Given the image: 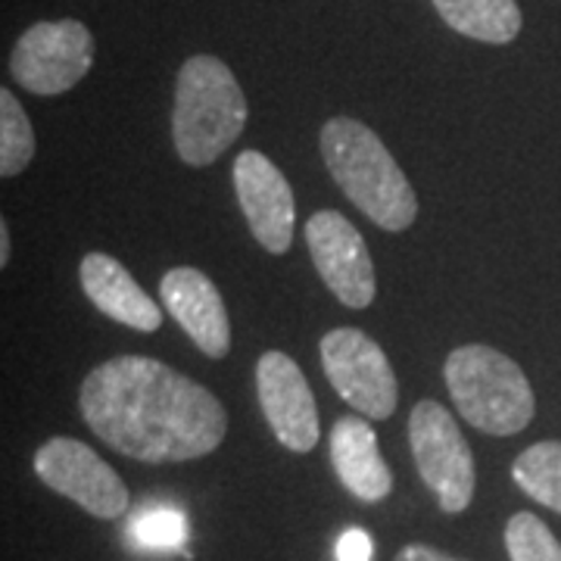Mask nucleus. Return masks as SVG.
<instances>
[{
    "mask_svg": "<svg viewBox=\"0 0 561 561\" xmlns=\"http://www.w3.org/2000/svg\"><path fill=\"white\" fill-rule=\"evenodd\" d=\"M79 405L106 446L150 465L203 459L228 434V412L203 383L147 356H116L88 371Z\"/></svg>",
    "mask_w": 561,
    "mask_h": 561,
    "instance_id": "obj_1",
    "label": "nucleus"
},
{
    "mask_svg": "<svg viewBox=\"0 0 561 561\" xmlns=\"http://www.w3.org/2000/svg\"><path fill=\"white\" fill-rule=\"evenodd\" d=\"M319 140L331 179L368 219L387 231L412 228L419 219V197L400 162L365 122L337 116L324 122Z\"/></svg>",
    "mask_w": 561,
    "mask_h": 561,
    "instance_id": "obj_2",
    "label": "nucleus"
},
{
    "mask_svg": "<svg viewBox=\"0 0 561 561\" xmlns=\"http://www.w3.org/2000/svg\"><path fill=\"white\" fill-rule=\"evenodd\" d=\"M247 125V98L234 72L219 57H191L181 66L172 110L175 150L187 165L216 162L241 138Z\"/></svg>",
    "mask_w": 561,
    "mask_h": 561,
    "instance_id": "obj_3",
    "label": "nucleus"
},
{
    "mask_svg": "<svg viewBox=\"0 0 561 561\" xmlns=\"http://www.w3.org/2000/svg\"><path fill=\"white\" fill-rule=\"evenodd\" d=\"M443 378L461 419L490 437L522 434L534 421L537 400L518 362L505 353L468 343L446 356Z\"/></svg>",
    "mask_w": 561,
    "mask_h": 561,
    "instance_id": "obj_4",
    "label": "nucleus"
},
{
    "mask_svg": "<svg viewBox=\"0 0 561 561\" xmlns=\"http://www.w3.org/2000/svg\"><path fill=\"white\" fill-rule=\"evenodd\" d=\"M409 443L421 481L437 496L446 515H459L474 500V456L461 437L459 421L440 402L421 400L409 415Z\"/></svg>",
    "mask_w": 561,
    "mask_h": 561,
    "instance_id": "obj_5",
    "label": "nucleus"
},
{
    "mask_svg": "<svg viewBox=\"0 0 561 561\" xmlns=\"http://www.w3.org/2000/svg\"><path fill=\"white\" fill-rule=\"evenodd\" d=\"M321 365L331 387L365 419L387 421L397 412L400 383L383 350L359 328H334L321 337Z\"/></svg>",
    "mask_w": 561,
    "mask_h": 561,
    "instance_id": "obj_6",
    "label": "nucleus"
},
{
    "mask_svg": "<svg viewBox=\"0 0 561 561\" xmlns=\"http://www.w3.org/2000/svg\"><path fill=\"white\" fill-rule=\"evenodd\" d=\"M94 62V38L79 20L35 22L22 32L13 54L10 72L25 91L54 98L76 88Z\"/></svg>",
    "mask_w": 561,
    "mask_h": 561,
    "instance_id": "obj_7",
    "label": "nucleus"
},
{
    "mask_svg": "<svg viewBox=\"0 0 561 561\" xmlns=\"http://www.w3.org/2000/svg\"><path fill=\"white\" fill-rule=\"evenodd\" d=\"M35 474L54 493L81 505L88 515L116 522L128 512L131 493L119 474L81 440L54 437L35 453Z\"/></svg>",
    "mask_w": 561,
    "mask_h": 561,
    "instance_id": "obj_8",
    "label": "nucleus"
},
{
    "mask_svg": "<svg viewBox=\"0 0 561 561\" xmlns=\"http://www.w3.org/2000/svg\"><path fill=\"white\" fill-rule=\"evenodd\" d=\"M306 247H309V256L316 262L321 280L343 306L368 309L375 302L378 280H375L371 253L356 231V225L346 216L334 213V209L316 213L306 221Z\"/></svg>",
    "mask_w": 561,
    "mask_h": 561,
    "instance_id": "obj_9",
    "label": "nucleus"
},
{
    "mask_svg": "<svg viewBox=\"0 0 561 561\" xmlns=\"http://www.w3.org/2000/svg\"><path fill=\"white\" fill-rule=\"evenodd\" d=\"M256 390L265 419L280 446L290 453H312L319 446V405L300 365L280 350L262 353L256 365Z\"/></svg>",
    "mask_w": 561,
    "mask_h": 561,
    "instance_id": "obj_10",
    "label": "nucleus"
},
{
    "mask_svg": "<svg viewBox=\"0 0 561 561\" xmlns=\"http://www.w3.org/2000/svg\"><path fill=\"white\" fill-rule=\"evenodd\" d=\"M234 191L253 238L268 253H287L294 243V191L275 162L260 150H243L234 162Z\"/></svg>",
    "mask_w": 561,
    "mask_h": 561,
    "instance_id": "obj_11",
    "label": "nucleus"
},
{
    "mask_svg": "<svg viewBox=\"0 0 561 561\" xmlns=\"http://www.w3.org/2000/svg\"><path fill=\"white\" fill-rule=\"evenodd\" d=\"M162 306L179 321L181 331L201 346L206 356L225 359L231 350V321L219 287L197 268L179 265L160 280Z\"/></svg>",
    "mask_w": 561,
    "mask_h": 561,
    "instance_id": "obj_12",
    "label": "nucleus"
},
{
    "mask_svg": "<svg viewBox=\"0 0 561 561\" xmlns=\"http://www.w3.org/2000/svg\"><path fill=\"white\" fill-rule=\"evenodd\" d=\"M84 297L101 309L106 319L128 324L135 331H157L162 324V312L157 302L144 294L138 280L119 260L106 253H88L79 268Z\"/></svg>",
    "mask_w": 561,
    "mask_h": 561,
    "instance_id": "obj_13",
    "label": "nucleus"
},
{
    "mask_svg": "<svg viewBox=\"0 0 561 561\" xmlns=\"http://www.w3.org/2000/svg\"><path fill=\"white\" fill-rule=\"evenodd\" d=\"M331 465L341 483L362 502H381L393 490V474L381 459L378 437L359 415H341L331 431Z\"/></svg>",
    "mask_w": 561,
    "mask_h": 561,
    "instance_id": "obj_14",
    "label": "nucleus"
},
{
    "mask_svg": "<svg viewBox=\"0 0 561 561\" xmlns=\"http://www.w3.org/2000/svg\"><path fill=\"white\" fill-rule=\"evenodd\" d=\"M443 22L465 38L483 44H512L522 32L515 0H431Z\"/></svg>",
    "mask_w": 561,
    "mask_h": 561,
    "instance_id": "obj_15",
    "label": "nucleus"
},
{
    "mask_svg": "<svg viewBox=\"0 0 561 561\" xmlns=\"http://www.w3.org/2000/svg\"><path fill=\"white\" fill-rule=\"evenodd\" d=\"M512 478L530 500L561 512V443L542 440L524 449L512 465Z\"/></svg>",
    "mask_w": 561,
    "mask_h": 561,
    "instance_id": "obj_16",
    "label": "nucleus"
},
{
    "mask_svg": "<svg viewBox=\"0 0 561 561\" xmlns=\"http://www.w3.org/2000/svg\"><path fill=\"white\" fill-rule=\"evenodd\" d=\"M35 157V131L13 91H0V175L13 179Z\"/></svg>",
    "mask_w": 561,
    "mask_h": 561,
    "instance_id": "obj_17",
    "label": "nucleus"
},
{
    "mask_svg": "<svg viewBox=\"0 0 561 561\" xmlns=\"http://www.w3.org/2000/svg\"><path fill=\"white\" fill-rule=\"evenodd\" d=\"M187 534V518L175 505H147L128 524V540L150 552H179Z\"/></svg>",
    "mask_w": 561,
    "mask_h": 561,
    "instance_id": "obj_18",
    "label": "nucleus"
},
{
    "mask_svg": "<svg viewBox=\"0 0 561 561\" xmlns=\"http://www.w3.org/2000/svg\"><path fill=\"white\" fill-rule=\"evenodd\" d=\"M505 549L512 561H561V542L546 524L530 515L518 512L505 524Z\"/></svg>",
    "mask_w": 561,
    "mask_h": 561,
    "instance_id": "obj_19",
    "label": "nucleus"
},
{
    "mask_svg": "<svg viewBox=\"0 0 561 561\" xmlns=\"http://www.w3.org/2000/svg\"><path fill=\"white\" fill-rule=\"evenodd\" d=\"M337 561H371V537L362 527L343 530L337 540Z\"/></svg>",
    "mask_w": 561,
    "mask_h": 561,
    "instance_id": "obj_20",
    "label": "nucleus"
},
{
    "mask_svg": "<svg viewBox=\"0 0 561 561\" xmlns=\"http://www.w3.org/2000/svg\"><path fill=\"white\" fill-rule=\"evenodd\" d=\"M393 561H461L453 559V556H446L440 549H434V546H424V542H412V546H405L400 556Z\"/></svg>",
    "mask_w": 561,
    "mask_h": 561,
    "instance_id": "obj_21",
    "label": "nucleus"
},
{
    "mask_svg": "<svg viewBox=\"0 0 561 561\" xmlns=\"http://www.w3.org/2000/svg\"><path fill=\"white\" fill-rule=\"evenodd\" d=\"M10 262V225L0 221V265Z\"/></svg>",
    "mask_w": 561,
    "mask_h": 561,
    "instance_id": "obj_22",
    "label": "nucleus"
}]
</instances>
